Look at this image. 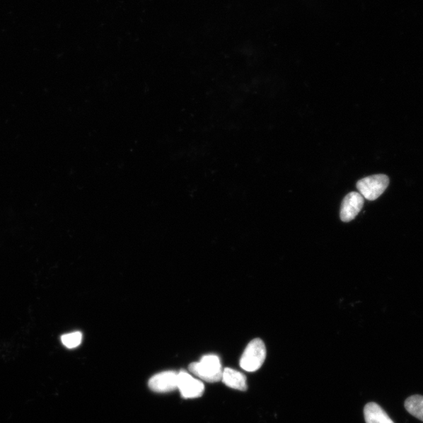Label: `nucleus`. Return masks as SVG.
<instances>
[{
    "label": "nucleus",
    "instance_id": "nucleus-1",
    "mask_svg": "<svg viewBox=\"0 0 423 423\" xmlns=\"http://www.w3.org/2000/svg\"><path fill=\"white\" fill-rule=\"evenodd\" d=\"M189 371L202 381L213 383L221 381L224 370L220 357L209 354L203 356L200 361L190 364Z\"/></svg>",
    "mask_w": 423,
    "mask_h": 423
},
{
    "label": "nucleus",
    "instance_id": "nucleus-2",
    "mask_svg": "<svg viewBox=\"0 0 423 423\" xmlns=\"http://www.w3.org/2000/svg\"><path fill=\"white\" fill-rule=\"evenodd\" d=\"M267 356L265 342L260 339L252 340L246 347L240 359V366L243 370L254 373L264 364Z\"/></svg>",
    "mask_w": 423,
    "mask_h": 423
},
{
    "label": "nucleus",
    "instance_id": "nucleus-3",
    "mask_svg": "<svg viewBox=\"0 0 423 423\" xmlns=\"http://www.w3.org/2000/svg\"><path fill=\"white\" fill-rule=\"evenodd\" d=\"M389 184L390 179L386 175L377 174L360 180L357 188L364 199L374 201L383 194Z\"/></svg>",
    "mask_w": 423,
    "mask_h": 423
},
{
    "label": "nucleus",
    "instance_id": "nucleus-4",
    "mask_svg": "<svg viewBox=\"0 0 423 423\" xmlns=\"http://www.w3.org/2000/svg\"><path fill=\"white\" fill-rule=\"evenodd\" d=\"M178 389L184 398H197L202 396L205 386L199 379L181 370L178 375Z\"/></svg>",
    "mask_w": 423,
    "mask_h": 423
},
{
    "label": "nucleus",
    "instance_id": "nucleus-5",
    "mask_svg": "<svg viewBox=\"0 0 423 423\" xmlns=\"http://www.w3.org/2000/svg\"><path fill=\"white\" fill-rule=\"evenodd\" d=\"M364 204V199L359 192L349 193L342 200L340 210L341 221L349 222L359 215Z\"/></svg>",
    "mask_w": 423,
    "mask_h": 423
},
{
    "label": "nucleus",
    "instance_id": "nucleus-6",
    "mask_svg": "<svg viewBox=\"0 0 423 423\" xmlns=\"http://www.w3.org/2000/svg\"><path fill=\"white\" fill-rule=\"evenodd\" d=\"M178 375L174 371H166L150 378L149 386L156 393H167L178 389Z\"/></svg>",
    "mask_w": 423,
    "mask_h": 423
},
{
    "label": "nucleus",
    "instance_id": "nucleus-7",
    "mask_svg": "<svg viewBox=\"0 0 423 423\" xmlns=\"http://www.w3.org/2000/svg\"><path fill=\"white\" fill-rule=\"evenodd\" d=\"M222 382L228 388L246 391L248 390L246 376L235 369L226 368L223 371Z\"/></svg>",
    "mask_w": 423,
    "mask_h": 423
},
{
    "label": "nucleus",
    "instance_id": "nucleus-8",
    "mask_svg": "<svg viewBox=\"0 0 423 423\" xmlns=\"http://www.w3.org/2000/svg\"><path fill=\"white\" fill-rule=\"evenodd\" d=\"M364 414L366 423H395L383 408L374 402L364 407Z\"/></svg>",
    "mask_w": 423,
    "mask_h": 423
},
{
    "label": "nucleus",
    "instance_id": "nucleus-9",
    "mask_svg": "<svg viewBox=\"0 0 423 423\" xmlns=\"http://www.w3.org/2000/svg\"><path fill=\"white\" fill-rule=\"evenodd\" d=\"M405 407L408 413L423 422V396L413 395L405 400Z\"/></svg>",
    "mask_w": 423,
    "mask_h": 423
},
{
    "label": "nucleus",
    "instance_id": "nucleus-10",
    "mask_svg": "<svg viewBox=\"0 0 423 423\" xmlns=\"http://www.w3.org/2000/svg\"><path fill=\"white\" fill-rule=\"evenodd\" d=\"M83 335L80 332H75L65 334L62 337V342L64 346L72 349L81 344Z\"/></svg>",
    "mask_w": 423,
    "mask_h": 423
}]
</instances>
